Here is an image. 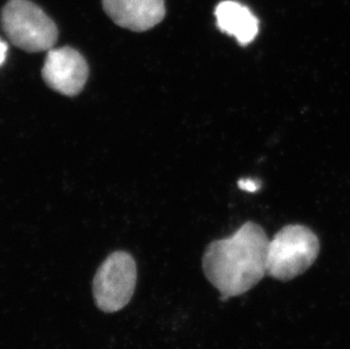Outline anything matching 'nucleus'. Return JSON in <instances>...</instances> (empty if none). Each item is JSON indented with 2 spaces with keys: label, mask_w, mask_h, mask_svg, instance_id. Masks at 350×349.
Wrapping results in <instances>:
<instances>
[{
  "label": "nucleus",
  "mask_w": 350,
  "mask_h": 349,
  "mask_svg": "<svg viewBox=\"0 0 350 349\" xmlns=\"http://www.w3.org/2000/svg\"><path fill=\"white\" fill-rule=\"evenodd\" d=\"M269 238L253 221L230 237L212 242L203 255L205 277L221 294V300L239 296L256 286L267 274Z\"/></svg>",
  "instance_id": "1"
},
{
  "label": "nucleus",
  "mask_w": 350,
  "mask_h": 349,
  "mask_svg": "<svg viewBox=\"0 0 350 349\" xmlns=\"http://www.w3.org/2000/svg\"><path fill=\"white\" fill-rule=\"evenodd\" d=\"M320 252V241L310 228L289 224L269 241L267 274L288 281L304 274L315 262Z\"/></svg>",
  "instance_id": "2"
},
{
  "label": "nucleus",
  "mask_w": 350,
  "mask_h": 349,
  "mask_svg": "<svg viewBox=\"0 0 350 349\" xmlns=\"http://www.w3.org/2000/svg\"><path fill=\"white\" fill-rule=\"evenodd\" d=\"M1 27L10 42L27 53L53 49L58 40L55 22L30 0H10L1 10Z\"/></svg>",
  "instance_id": "3"
},
{
  "label": "nucleus",
  "mask_w": 350,
  "mask_h": 349,
  "mask_svg": "<svg viewBox=\"0 0 350 349\" xmlns=\"http://www.w3.org/2000/svg\"><path fill=\"white\" fill-rule=\"evenodd\" d=\"M137 269L132 255L124 250L110 254L93 279L94 302L105 313L122 310L134 295Z\"/></svg>",
  "instance_id": "4"
},
{
  "label": "nucleus",
  "mask_w": 350,
  "mask_h": 349,
  "mask_svg": "<svg viewBox=\"0 0 350 349\" xmlns=\"http://www.w3.org/2000/svg\"><path fill=\"white\" fill-rule=\"evenodd\" d=\"M89 77L85 58L77 50L64 47L50 49L42 67V79L50 89L67 96L82 92Z\"/></svg>",
  "instance_id": "5"
},
{
  "label": "nucleus",
  "mask_w": 350,
  "mask_h": 349,
  "mask_svg": "<svg viewBox=\"0 0 350 349\" xmlns=\"http://www.w3.org/2000/svg\"><path fill=\"white\" fill-rule=\"evenodd\" d=\"M103 6L113 23L134 32L150 30L165 16L163 0H103Z\"/></svg>",
  "instance_id": "6"
},
{
  "label": "nucleus",
  "mask_w": 350,
  "mask_h": 349,
  "mask_svg": "<svg viewBox=\"0 0 350 349\" xmlns=\"http://www.w3.org/2000/svg\"><path fill=\"white\" fill-rule=\"evenodd\" d=\"M219 30L234 36L241 46H246L258 34V20L247 7L234 0H225L215 8Z\"/></svg>",
  "instance_id": "7"
},
{
  "label": "nucleus",
  "mask_w": 350,
  "mask_h": 349,
  "mask_svg": "<svg viewBox=\"0 0 350 349\" xmlns=\"http://www.w3.org/2000/svg\"><path fill=\"white\" fill-rule=\"evenodd\" d=\"M238 186L243 191L251 192V193H254V192L258 191V188H260V184H258V181H253V179H247V178L238 181Z\"/></svg>",
  "instance_id": "8"
},
{
  "label": "nucleus",
  "mask_w": 350,
  "mask_h": 349,
  "mask_svg": "<svg viewBox=\"0 0 350 349\" xmlns=\"http://www.w3.org/2000/svg\"><path fill=\"white\" fill-rule=\"evenodd\" d=\"M7 46L6 43L0 40V65L6 60Z\"/></svg>",
  "instance_id": "9"
}]
</instances>
